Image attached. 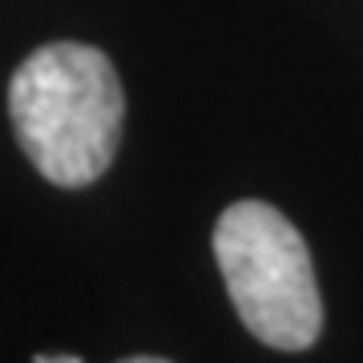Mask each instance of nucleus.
Returning a JSON list of instances; mask_svg holds the SVG:
<instances>
[{"label":"nucleus","instance_id":"obj_1","mask_svg":"<svg viewBox=\"0 0 363 363\" xmlns=\"http://www.w3.org/2000/svg\"><path fill=\"white\" fill-rule=\"evenodd\" d=\"M9 117L40 178L81 190L113 162L125 121V93L101 49L52 40L28 52L13 73Z\"/></svg>","mask_w":363,"mask_h":363},{"label":"nucleus","instance_id":"obj_2","mask_svg":"<svg viewBox=\"0 0 363 363\" xmlns=\"http://www.w3.org/2000/svg\"><path fill=\"white\" fill-rule=\"evenodd\" d=\"M214 259L247 331L274 351H307L323 327L311 250L267 202H234L214 226Z\"/></svg>","mask_w":363,"mask_h":363},{"label":"nucleus","instance_id":"obj_3","mask_svg":"<svg viewBox=\"0 0 363 363\" xmlns=\"http://www.w3.org/2000/svg\"><path fill=\"white\" fill-rule=\"evenodd\" d=\"M33 363H85V359L81 355H45L40 351V355H33Z\"/></svg>","mask_w":363,"mask_h":363},{"label":"nucleus","instance_id":"obj_4","mask_svg":"<svg viewBox=\"0 0 363 363\" xmlns=\"http://www.w3.org/2000/svg\"><path fill=\"white\" fill-rule=\"evenodd\" d=\"M121 363H169V359H157V355H130V359H121Z\"/></svg>","mask_w":363,"mask_h":363}]
</instances>
